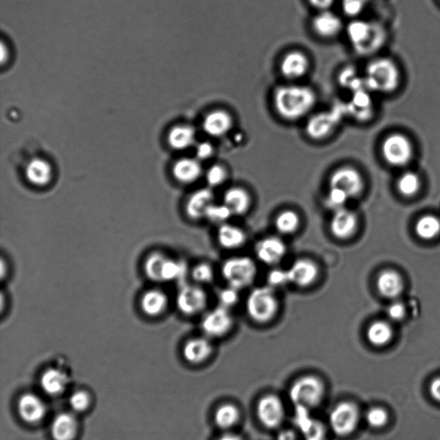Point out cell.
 I'll return each instance as SVG.
<instances>
[{"instance_id":"603a6c76","label":"cell","mask_w":440,"mask_h":440,"mask_svg":"<svg viewBox=\"0 0 440 440\" xmlns=\"http://www.w3.org/2000/svg\"><path fill=\"white\" fill-rule=\"evenodd\" d=\"M78 420L71 413H61L51 424V434L55 440H73L78 432Z\"/></svg>"},{"instance_id":"8fae6325","label":"cell","mask_w":440,"mask_h":440,"mask_svg":"<svg viewBox=\"0 0 440 440\" xmlns=\"http://www.w3.org/2000/svg\"><path fill=\"white\" fill-rule=\"evenodd\" d=\"M330 188H335L344 191L350 198L357 197L361 194L364 188L361 173L349 166L341 167L331 174L330 177Z\"/></svg>"},{"instance_id":"ffe728a7","label":"cell","mask_w":440,"mask_h":440,"mask_svg":"<svg viewBox=\"0 0 440 440\" xmlns=\"http://www.w3.org/2000/svg\"><path fill=\"white\" fill-rule=\"evenodd\" d=\"M204 132L211 137L225 136L233 127V118L225 110H218L210 112L203 121Z\"/></svg>"},{"instance_id":"c3c4849f","label":"cell","mask_w":440,"mask_h":440,"mask_svg":"<svg viewBox=\"0 0 440 440\" xmlns=\"http://www.w3.org/2000/svg\"><path fill=\"white\" fill-rule=\"evenodd\" d=\"M239 290L230 285L219 293L220 306L230 309L236 306L239 300Z\"/></svg>"},{"instance_id":"f5cc1de1","label":"cell","mask_w":440,"mask_h":440,"mask_svg":"<svg viewBox=\"0 0 440 440\" xmlns=\"http://www.w3.org/2000/svg\"><path fill=\"white\" fill-rule=\"evenodd\" d=\"M429 392L432 399L440 403V377H436L431 382Z\"/></svg>"},{"instance_id":"cb8c5ba5","label":"cell","mask_w":440,"mask_h":440,"mask_svg":"<svg viewBox=\"0 0 440 440\" xmlns=\"http://www.w3.org/2000/svg\"><path fill=\"white\" fill-rule=\"evenodd\" d=\"M42 391L48 396H57L63 394L68 384L67 374L59 369L49 368L46 370L41 377Z\"/></svg>"},{"instance_id":"30bf717a","label":"cell","mask_w":440,"mask_h":440,"mask_svg":"<svg viewBox=\"0 0 440 440\" xmlns=\"http://www.w3.org/2000/svg\"><path fill=\"white\" fill-rule=\"evenodd\" d=\"M207 292L200 285H185L177 295L176 306L181 313L186 316H195L202 312L207 306Z\"/></svg>"},{"instance_id":"bcb514c9","label":"cell","mask_w":440,"mask_h":440,"mask_svg":"<svg viewBox=\"0 0 440 440\" xmlns=\"http://www.w3.org/2000/svg\"><path fill=\"white\" fill-rule=\"evenodd\" d=\"M365 420L370 427L381 428L387 424L388 414L383 408H373L366 413Z\"/></svg>"},{"instance_id":"db71d44e","label":"cell","mask_w":440,"mask_h":440,"mask_svg":"<svg viewBox=\"0 0 440 440\" xmlns=\"http://www.w3.org/2000/svg\"><path fill=\"white\" fill-rule=\"evenodd\" d=\"M309 1L315 8L322 11L329 10L334 3V0H309Z\"/></svg>"},{"instance_id":"277c9868","label":"cell","mask_w":440,"mask_h":440,"mask_svg":"<svg viewBox=\"0 0 440 440\" xmlns=\"http://www.w3.org/2000/svg\"><path fill=\"white\" fill-rule=\"evenodd\" d=\"M246 310L254 322L266 323L271 321L279 310L275 289L268 285L253 289L247 298Z\"/></svg>"},{"instance_id":"5b68a950","label":"cell","mask_w":440,"mask_h":440,"mask_svg":"<svg viewBox=\"0 0 440 440\" xmlns=\"http://www.w3.org/2000/svg\"><path fill=\"white\" fill-rule=\"evenodd\" d=\"M221 273L230 287L242 290L253 284L257 275V268L252 258L231 257L224 262Z\"/></svg>"},{"instance_id":"3957f363","label":"cell","mask_w":440,"mask_h":440,"mask_svg":"<svg viewBox=\"0 0 440 440\" xmlns=\"http://www.w3.org/2000/svg\"><path fill=\"white\" fill-rule=\"evenodd\" d=\"M365 87L368 90L391 93L400 84L399 67L392 60L381 58L372 61L366 68Z\"/></svg>"},{"instance_id":"4fadbf2b","label":"cell","mask_w":440,"mask_h":440,"mask_svg":"<svg viewBox=\"0 0 440 440\" xmlns=\"http://www.w3.org/2000/svg\"><path fill=\"white\" fill-rule=\"evenodd\" d=\"M339 121L341 114L337 112H323L312 117L307 122L306 134L312 140H324L334 133Z\"/></svg>"},{"instance_id":"52a82bcc","label":"cell","mask_w":440,"mask_h":440,"mask_svg":"<svg viewBox=\"0 0 440 440\" xmlns=\"http://www.w3.org/2000/svg\"><path fill=\"white\" fill-rule=\"evenodd\" d=\"M381 150L384 160L396 167L408 164L413 157L411 141L401 134L389 135L382 144Z\"/></svg>"},{"instance_id":"484cf974","label":"cell","mask_w":440,"mask_h":440,"mask_svg":"<svg viewBox=\"0 0 440 440\" xmlns=\"http://www.w3.org/2000/svg\"><path fill=\"white\" fill-rule=\"evenodd\" d=\"M220 246L226 250H236L245 244L247 236L240 227L226 223L219 226L217 233Z\"/></svg>"},{"instance_id":"8992f818","label":"cell","mask_w":440,"mask_h":440,"mask_svg":"<svg viewBox=\"0 0 440 440\" xmlns=\"http://www.w3.org/2000/svg\"><path fill=\"white\" fill-rule=\"evenodd\" d=\"M324 384L318 377L304 376L291 386L289 396L296 407L308 409L318 407L324 396Z\"/></svg>"},{"instance_id":"74e56055","label":"cell","mask_w":440,"mask_h":440,"mask_svg":"<svg viewBox=\"0 0 440 440\" xmlns=\"http://www.w3.org/2000/svg\"><path fill=\"white\" fill-rule=\"evenodd\" d=\"M233 212L226 204L212 203L205 214V219L216 225L221 226L228 223V220L233 217Z\"/></svg>"},{"instance_id":"7402d4cb","label":"cell","mask_w":440,"mask_h":440,"mask_svg":"<svg viewBox=\"0 0 440 440\" xmlns=\"http://www.w3.org/2000/svg\"><path fill=\"white\" fill-rule=\"evenodd\" d=\"M212 353V345L208 337L188 339L183 349V357L191 364H200L207 361Z\"/></svg>"},{"instance_id":"d4e9b609","label":"cell","mask_w":440,"mask_h":440,"mask_svg":"<svg viewBox=\"0 0 440 440\" xmlns=\"http://www.w3.org/2000/svg\"><path fill=\"white\" fill-rule=\"evenodd\" d=\"M223 203L229 207L233 216H242L249 211L252 199L245 188L234 187L225 192Z\"/></svg>"},{"instance_id":"681fc988","label":"cell","mask_w":440,"mask_h":440,"mask_svg":"<svg viewBox=\"0 0 440 440\" xmlns=\"http://www.w3.org/2000/svg\"><path fill=\"white\" fill-rule=\"evenodd\" d=\"M368 0H342V8L349 17H357L365 9Z\"/></svg>"},{"instance_id":"11a10c76","label":"cell","mask_w":440,"mask_h":440,"mask_svg":"<svg viewBox=\"0 0 440 440\" xmlns=\"http://www.w3.org/2000/svg\"><path fill=\"white\" fill-rule=\"evenodd\" d=\"M218 440H242L240 436L234 434H226L221 436Z\"/></svg>"},{"instance_id":"f907efd6","label":"cell","mask_w":440,"mask_h":440,"mask_svg":"<svg viewBox=\"0 0 440 440\" xmlns=\"http://www.w3.org/2000/svg\"><path fill=\"white\" fill-rule=\"evenodd\" d=\"M196 157L199 161L208 160L214 154V148L210 143H200L195 149Z\"/></svg>"},{"instance_id":"ba28073f","label":"cell","mask_w":440,"mask_h":440,"mask_svg":"<svg viewBox=\"0 0 440 440\" xmlns=\"http://www.w3.org/2000/svg\"><path fill=\"white\" fill-rule=\"evenodd\" d=\"M360 420V412L354 403L344 401L335 407L330 415V426L335 434L344 437L353 434Z\"/></svg>"},{"instance_id":"8d00e7d4","label":"cell","mask_w":440,"mask_h":440,"mask_svg":"<svg viewBox=\"0 0 440 440\" xmlns=\"http://www.w3.org/2000/svg\"><path fill=\"white\" fill-rule=\"evenodd\" d=\"M238 409L233 404L227 403L220 406L215 412L214 422L222 429H228L238 422Z\"/></svg>"},{"instance_id":"2e32d148","label":"cell","mask_w":440,"mask_h":440,"mask_svg":"<svg viewBox=\"0 0 440 440\" xmlns=\"http://www.w3.org/2000/svg\"><path fill=\"white\" fill-rule=\"evenodd\" d=\"M19 415L30 424H37L44 419L47 407L39 396L33 393H25L18 401Z\"/></svg>"},{"instance_id":"d590c367","label":"cell","mask_w":440,"mask_h":440,"mask_svg":"<svg viewBox=\"0 0 440 440\" xmlns=\"http://www.w3.org/2000/svg\"><path fill=\"white\" fill-rule=\"evenodd\" d=\"M166 259L167 257L163 253L153 252L149 254L144 266L145 276L149 280L162 283V272H163Z\"/></svg>"},{"instance_id":"1f68e13d","label":"cell","mask_w":440,"mask_h":440,"mask_svg":"<svg viewBox=\"0 0 440 440\" xmlns=\"http://www.w3.org/2000/svg\"><path fill=\"white\" fill-rule=\"evenodd\" d=\"M168 140L174 149H188L194 145L195 131L190 126L176 127L169 133Z\"/></svg>"},{"instance_id":"4316f807","label":"cell","mask_w":440,"mask_h":440,"mask_svg":"<svg viewBox=\"0 0 440 440\" xmlns=\"http://www.w3.org/2000/svg\"><path fill=\"white\" fill-rule=\"evenodd\" d=\"M173 174L175 179L181 183H195L202 175L200 162L194 158H183L174 165Z\"/></svg>"},{"instance_id":"7dc6e473","label":"cell","mask_w":440,"mask_h":440,"mask_svg":"<svg viewBox=\"0 0 440 440\" xmlns=\"http://www.w3.org/2000/svg\"><path fill=\"white\" fill-rule=\"evenodd\" d=\"M290 283L287 270L273 268L268 275V287L273 289L281 288Z\"/></svg>"},{"instance_id":"7bdbcfd3","label":"cell","mask_w":440,"mask_h":440,"mask_svg":"<svg viewBox=\"0 0 440 440\" xmlns=\"http://www.w3.org/2000/svg\"><path fill=\"white\" fill-rule=\"evenodd\" d=\"M192 278L197 284H209L214 279V270L208 264H200L192 270Z\"/></svg>"},{"instance_id":"e0dca14e","label":"cell","mask_w":440,"mask_h":440,"mask_svg":"<svg viewBox=\"0 0 440 440\" xmlns=\"http://www.w3.org/2000/svg\"><path fill=\"white\" fill-rule=\"evenodd\" d=\"M332 235L341 240L352 238L358 228V219L354 212L342 208L335 211L330 220Z\"/></svg>"},{"instance_id":"9f6ffc18","label":"cell","mask_w":440,"mask_h":440,"mask_svg":"<svg viewBox=\"0 0 440 440\" xmlns=\"http://www.w3.org/2000/svg\"><path fill=\"white\" fill-rule=\"evenodd\" d=\"M6 53H7V52H6V50L5 45H4L2 44V45H1V60H2V63H4V61H5L6 59Z\"/></svg>"},{"instance_id":"e575fe53","label":"cell","mask_w":440,"mask_h":440,"mask_svg":"<svg viewBox=\"0 0 440 440\" xmlns=\"http://www.w3.org/2000/svg\"><path fill=\"white\" fill-rule=\"evenodd\" d=\"M416 234L424 240H432L440 233V221L437 217L426 215L416 223Z\"/></svg>"},{"instance_id":"4dcf8cb0","label":"cell","mask_w":440,"mask_h":440,"mask_svg":"<svg viewBox=\"0 0 440 440\" xmlns=\"http://www.w3.org/2000/svg\"><path fill=\"white\" fill-rule=\"evenodd\" d=\"M372 100H370L369 94L361 89V90L354 91L353 98L351 100L349 105L347 106V110L355 118L365 121L372 115Z\"/></svg>"},{"instance_id":"9a60e30c","label":"cell","mask_w":440,"mask_h":440,"mask_svg":"<svg viewBox=\"0 0 440 440\" xmlns=\"http://www.w3.org/2000/svg\"><path fill=\"white\" fill-rule=\"evenodd\" d=\"M290 283L299 287H308L318 280L319 269L315 261L299 258L287 269Z\"/></svg>"},{"instance_id":"836d02e7","label":"cell","mask_w":440,"mask_h":440,"mask_svg":"<svg viewBox=\"0 0 440 440\" xmlns=\"http://www.w3.org/2000/svg\"><path fill=\"white\" fill-rule=\"evenodd\" d=\"M300 223L298 212L293 210H284L277 215L275 226L278 233L283 235H291L298 231Z\"/></svg>"},{"instance_id":"f1b7e54d","label":"cell","mask_w":440,"mask_h":440,"mask_svg":"<svg viewBox=\"0 0 440 440\" xmlns=\"http://www.w3.org/2000/svg\"><path fill=\"white\" fill-rule=\"evenodd\" d=\"M168 297L163 291L153 289L145 292L141 300L142 311L150 316H160L168 306Z\"/></svg>"},{"instance_id":"b9f144b4","label":"cell","mask_w":440,"mask_h":440,"mask_svg":"<svg viewBox=\"0 0 440 440\" xmlns=\"http://www.w3.org/2000/svg\"><path fill=\"white\" fill-rule=\"evenodd\" d=\"M349 199H351L350 197L341 189L330 188L326 198V205L330 209L335 212L344 208Z\"/></svg>"},{"instance_id":"44dd1931","label":"cell","mask_w":440,"mask_h":440,"mask_svg":"<svg viewBox=\"0 0 440 440\" xmlns=\"http://www.w3.org/2000/svg\"><path fill=\"white\" fill-rule=\"evenodd\" d=\"M312 28L318 36L331 39L337 37L342 30V22L337 15L324 11L312 21Z\"/></svg>"},{"instance_id":"f546056e","label":"cell","mask_w":440,"mask_h":440,"mask_svg":"<svg viewBox=\"0 0 440 440\" xmlns=\"http://www.w3.org/2000/svg\"><path fill=\"white\" fill-rule=\"evenodd\" d=\"M53 169L47 161L36 158L30 162L26 168V177L36 186H45L51 181Z\"/></svg>"},{"instance_id":"ac0fdd59","label":"cell","mask_w":440,"mask_h":440,"mask_svg":"<svg viewBox=\"0 0 440 440\" xmlns=\"http://www.w3.org/2000/svg\"><path fill=\"white\" fill-rule=\"evenodd\" d=\"M214 203V194L211 188L198 189L188 197L185 211L189 219L200 220L205 219L208 207Z\"/></svg>"},{"instance_id":"7c38bea8","label":"cell","mask_w":440,"mask_h":440,"mask_svg":"<svg viewBox=\"0 0 440 440\" xmlns=\"http://www.w3.org/2000/svg\"><path fill=\"white\" fill-rule=\"evenodd\" d=\"M257 414L258 419L264 426L268 428H276L283 423L284 420L283 403L276 396H265L258 401Z\"/></svg>"},{"instance_id":"60d3db41","label":"cell","mask_w":440,"mask_h":440,"mask_svg":"<svg viewBox=\"0 0 440 440\" xmlns=\"http://www.w3.org/2000/svg\"><path fill=\"white\" fill-rule=\"evenodd\" d=\"M185 273V265L183 262L171 259L167 257L162 272V283H169L180 279Z\"/></svg>"},{"instance_id":"ab89813d","label":"cell","mask_w":440,"mask_h":440,"mask_svg":"<svg viewBox=\"0 0 440 440\" xmlns=\"http://www.w3.org/2000/svg\"><path fill=\"white\" fill-rule=\"evenodd\" d=\"M420 181L415 173L406 172L401 176L397 183V187L401 195L413 196L419 191Z\"/></svg>"},{"instance_id":"7a4b0ae2","label":"cell","mask_w":440,"mask_h":440,"mask_svg":"<svg viewBox=\"0 0 440 440\" xmlns=\"http://www.w3.org/2000/svg\"><path fill=\"white\" fill-rule=\"evenodd\" d=\"M351 44L361 55L375 53L383 46L386 33L383 27L363 20H354L347 27Z\"/></svg>"},{"instance_id":"f35d334b","label":"cell","mask_w":440,"mask_h":440,"mask_svg":"<svg viewBox=\"0 0 440 440\" xmlns=\"http://www.w3.org/2000/svg\"><path fill=\"white\" fill-rule=\"evenodd\" d=\"M304 440H323L325 438V427L319 420L308 419L301 425Z\"/></svg>"},{"instance_id":"d6986e66","label":"cell","mask_w":440,"mask_h":440,"mask_svg":"<svg viewBox=\"0 0 440 440\" xmlns=\"http://www.w3.org/2000/svg\"><path fill=\"white\" fill-rule=\"evenodd\" d=\"M310 61L304 53L292 51L287 53L281 60L280 72L285 79L297 80L307 75Z\"/></svg>"},{"instance_id":"83f0119b","label":"cell","mask_w":440,"mask_h":440,"mask_svg":"<svg viewBox=\"0 0 440 440\" xmlns=\"http://www.w3.org/2000/svg\"><path fill=\"white\" fill-rule=\"evenodd\" d=\"M377 287L385 298L396 299L403 290V281L399 273L386 270L378 276Z\"/></svg>"},{"instance_id":"d6a6232c","label":"cell","mask_w":440,"mask_h":440,"mask_svg":"<svg viewBox=\"0 0 440 440\" xmlns=\"http://www.w3.org/2000/svg\"><path fill=\"white\" fill-rule=\"evenodd\" d=\"M366 337L370 344L375 347H384L392 341L393 331L389 323L383 321H377L370 324Z\"/></svg>"},{"instance_id":"5bb4252c","label":"cell","mask_w":440,"mask_h":440,"mask_svg":"<svg viewBox=\"0 0 440 440\" xmlns=\"http://www.w3.org/2000/svg\"><path fill=\"white\" fill-rule=\"evenodd\" d=\"M287 248L283 239L268 237L261 239L254 247L257 259L268 266L279 264L287 254Z\"/></svg>"},{"instance_id":"816d5d0a","label":"cell","mask_w":440,"mask_h":440,"mask_svg":"<svg viewBox=\"0 0 440 440\" xmlns=\"http://www.w3.org/2000/svg\"><path fill=\"white\" fill-rule=\"evenodd\" d=\"M388 316L394 321H400L405 316V307L400 302H394L389 306Z\"/></svg>"},{"instance_id":"9c48e42d","label":"cell","mask_w":440,"mask_h":440,"mask_svg":"<svg viewBox=\"0 0 440 440\" xmlns=\"http://www.w3.org/2000/svg\"><path fill=\"white\" fill-rule=\"evenodd\" d=\"M233 322L230 309L220 306L204 316L200 326L207 337L219 338L229 333L233 329Z\"/></svg>"},{"instance_id":"f6af8a7d","label":"cell","mask_w":440,"mask_h":440,"mask_svg":"<svg viewBox=\"0 0 440 440\" xmlns=\"http://www.w3.org/2000/svg\"><path fill=\"white\" fill-rule=\"evenodd\" d=\"M91 397L86 392H73L69 397V405L75 413H83L90 407Z\"/></svg>"},{"instance_id":"ee69618b","label":"cell","mask_w":440,"mask_h":440,"mask_svg":"<svg viewBox=\"0 0 440 440\" xmlns=\"http://www.w3.org/2000/svg\"><path fill=\"white\" fill-rule=\"evenodd\" d=\"M227 179V172L222 165L214 164L211 166L206 174V180L208 186L211 188L221 186Z\"/></svg>"},{"instance_id":"6da1fadb","label":"cell","mask_w":440,"mask_h":440,"mask_svg":"<svg viewBox=\"0 0 440 440\" xmlns=\"http://www.w3.org/2000/svg\"><path fill=\"white\" fill-rule=\"evenodd\" d=\"M316 95L311 88L299 84L278 87L273 93V107L279 117L297 122L314 109Z\"/></svg>"}]
</instances>
